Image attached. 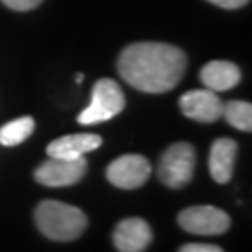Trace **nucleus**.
<instances>
[{"label": "nucleus", "mask_w": 252, "mask_h": 252, "mask_svg": "<svg viewBox=\"0 0 252 252\" xmlns=\"http://www.w3.org/2000/svg\"><path fill=\"white\" fill-rule=\"evenodd\" d=\"M187 69V56L180 47L140 41L118 56V73L133 88L146 94H164L180 84Z\"/></svg>", "instance_id": "1"}, {"label": "nucleus", "mask_w": 252, "mask_h": 252, "mask_svg": "<svg viewBox=\"0 0 252 252\" xmlns=\"http://www.w3.org/2000/svg\"><path fill=\"white\" fill-rule=\"evenodd\" d=\"M34 219L39 232L53 241H73L81 237L88 226L82 209L56 200L41 202L36 207Z\"/></svg>", "instance_id": "2"}, {"label": "nucleus", "mask_w": 252, "mask_h": 252, "mask_svg": "<svg viewBox=\"0 0 252 252\" xmlns=\"http://www.w3.org/2000/svg\"><path fill=\"white\" fill-rule=\"evenodd\" d=\"M126 107V95L120 84L112 79H99L94 84L90 105L82 110L77 122L81 126L103 124L110 118L118 116Z\"/></svg>", "instance_id": "3"}, {"label": "nucleus", "mask_w": 252, "mask_h": 252, "mask_svg": "<svg viewBox=\"0 0 252 252\" xmlns=\"http://www.w3.org/2000/svg\"><path fill=\"white\" fill-rule=\"evenodd\" d=\"M196 168V152L189 142H178L172 144L166 152L162 153L159 161V180L170 187V189H181L185 187Z\"/></svg>", "instance_id": "4"}, {"label": "nucleus", "mask_w": 252, "mask_h": 252, "mask_svg": "<svg viewBox=\"0 0 252 252\" xmlns=\"http://www.w3.org/2000/svg\"><path fill=\"white\" fill-rule=\"evenodd\" d=\"M178 222L185 232L196 235H220L232 224L230 215L215 206L187 207L178 215Z\"/></svg>", "instance_id": "5"}, {"label": "nucleus", "mask_w": 252, "mask_h": 252, "mask_svg": "<svg viewBox=\"0 0 252 252\" xmlns=\"http://www.w3.org/2000/svg\"><path fill=\"white\" fill-rule=\"evenodd\" d=\"M88 162L84 157L81 159H58L49 157L34 172L37 183L45 187H69L81 181L86 174Z\"/></svg>", "instance_id": "6"}, {"label": "nucleus", "mask_w": 252, "mask_h": 252, "mask_svg": "<svg viewBox=\"0 0 252 252\" xmlns=\"http://www.w3.org/2000/svg\"><path fill=\"white\" fill-rule=\"evenodd\" d=\"M152 176V164L144 155H122L107 166V180L120 189H138Z\"/></svg>", "instance_id": "7"}, {"label": "nucleus", "mask_w": 252, "mask_h": 252, "mask_svg": "<svg viewBox=\"0 0 252 252\" xmlns=\"http://www.w3.org/2000/svg\"><path fill=\"white\" fill-rule=\"evenodd\" d=\"M224 103L213 90H190L180 97V108L183 116L200 124H213L222 118Z\"/></svg>", "instance_id": "8"}, {"label": "nucleus", "mask_w": 252, "mask_h": 252, "mask_svg": "<svg viewBox=\"0 0 252 252\" xmlns=\"http://www.w3.org/2000/svg\"><path fill=\"white\" fill-rule=\"evenodd\" d=\"M153 239L152 228L144 219L131 217L118 222L112 234V241L118 252H144Z\"/></svg>", "instance_id": "9"}, {"label": "nucleus", "mask_w": 252, "mask_h": 252, "mask_svg": "<svg viewBox=\"0 0 252 252\" xmlns=\"http://www.w3.org/2000/svg\"><path fill=\"white\" fill-rule=\"evenodd\" d=\"M103 144V138L94 133H75V135H65L53 140L47 146V155L49 157H58V159H81L86 153L97 150Z\"/></svg>", "instance_id": "10"}, {"label": "nucleus", "mask_w": 252, "mask_h": 252, "mask_svg": "<svg viewBox=\"0 0 252 252\" xmlns=\"http://www.w3.org/2000/svg\"><path fill=\"white\" fill-rule=\"evenodd\" d=\"M237 142L232 138H217L209 150V174L217 183H228L234 176Z\"/></svg>", "instance_id": "11"}, {"label": "nucleus", "mask_w": 252, "mask_h": 252, "mask_svg": "<svg viewBox=\"0 0 252 252\" xmlns=\"http://www.w3.org/2000/svg\"><path fill=\"white\" fill-rule=\"evenodd\" d=\"M200 81L207 90L213 92H226L232 90L241 81L239 67L226 60H213L206 63L200 71Z\"/></svg>", "instance_id": "12"}, {"label": "nucleus", "mask_w": 252, "mask_h": 252, "mask_svg": "<svg viewBox=\"0 0 252 252\" xmlns=\"http://www.w3.org/2000/svg\"><path fill=\"white\" fill-rule=\"evenodd\" d=\"M36 122L32 116H23L17 120H11L9 124L0 127V144L2 146H19L25 142L28 136L34 133Z\"/></svg>", "instance_id": "13"}, {"label": "nucleus", "mask_w": 252, "mask_h": 252, "mask_svg": "<svg viewBox=\"0 0 252 252\" xmlns=\"http://www.w3.org/2000/svg\"><path fill=\"white\" fill-rule=\"evenodd\" d=\"M222 118L239 131H252V105L247 101H230L222 107Z\"/></svg>", "instance_id": "14"}, {"label": "nucleus", "mask_w": 252, "mask_h": 252, "mask_svg": "<svg viewBox=\"0 0 252 252\" xmlns=\"http://www.w3.org/2000/svg\"><path fill=\"white\" fill-rule=\"evenodd\" d=\"M2 4H6L8 8L15 9V11H28V9L37 8L43 0H0Z\"/></svg>", "instance_id": "15"}, {"label": "nucleus", "mask_w": 252, "mask_h": 252, "mask_svg": "<svg viewBox=\"0 0 252 252\" xmlns=\"http://www.w3.org/2000/svg\"><path fill=\"white\" fill-rule=\"evenodd\" d=\"M178 252H224L217 245H206V243H187L183 245Z\"/></svg>", "instance_id": "16"}, {"label": "nucleus", "mask_w": 252, "mask_h": 252, "mask_svg": "<svg viewBox=\"0 0 252 252\" xmlns=\"http://www.w3.org/2000/svg\"><path fill=\"white\" fill-rule=\"evenodd\" d=\"M207 2H211L215 6H220V8L224 9H237L249 4V0H207Z\"/></svg>", "instance_id": "17"}, {"label": "nucleus", "mask_w": 252, "mask_h": 252, "mask_svg": "<svg viewBox=\"0 0 252 252\" xmlns=\"http://www.w3.org/2000/svg\"><path fill=\"white\" fill-rule=\"evenodd\" d=\"M75 81L79 82V84H81L82 81H84V75H82V73H77V77H75Z\"/></svg>", "instance_id": "18"}]
</instances>
